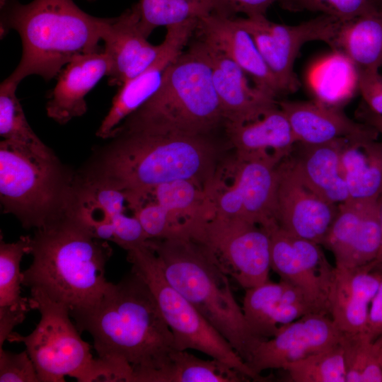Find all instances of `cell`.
Segmentation results:
<instances>
[{
    "label": "cell",
    "instance_id": "2e32d148",
    "mask_svg": "<svg viewBox=\"0 0 382 382\" xmlns=\"http://www.w3.org/2000/svg\"><path fill=\"white\" fill-rule=\"evenodd\" d=\"M198 20L166 28L162 49L154 62L141 74L120 86L96 135L110 139L121 123L144 104L159 88L168 66L188 45Z\"/></svg>",
    "mask_w": 382,
    "mask_h": 382
},
{
    "label": "cell",
    "instance_id": "83f0119b",
    "mask_svg": "<svg viewBox=\"0 0 382 382\" xmlns=\"http://www.w3.org/2000/svg\"><path fill=\"white\" fill-rule=\"evenodd\" d=\"M341 170L349 198L380 199L382 196V141L347 140L341 153Z\"/></svg>",
    "mask_w": 382,
    "mask_h": 382
},
{
    "label": "cell",
    "instance_id": "8fae6325",
    "mask_svg": "<svg viewBox=\"0 0 382 382\" xmlns=\"http://www.w3.org/2000/svg\"><path fill=\"white\" fill-rule=\"evenodd\" d=\"M282 161L274 156L236 157L225 167L230 185L216 174L209 187L214 214L239 217L265 228L277 224V168Z\"/></svg>",
    "mask_w": 382,
    "mask_h": 382
},
{
    "label": "cell",
    "instance_id": "7402d4cb",
    "mask_svg": "<svg viewBox=\"0 0 382 382\" xmlns=\"http://www.w3.org/2000/svg\"><path fill=\"white\" fill-rule=\"evenodd\" d=\"M242 309L252 332L260 340L271 338L284 325L317 313L301 290L282 279L245 289Z\"/></svg>",
    "mask_w": 382,
    "mask_h": 382
},
{
    "label": "cell",
    "instance_id": "b9f144b4",
    "mask_svg": "<svg viewBox=\"0 0 382 382\" xmlns=\"http://www.w3.org/2000/svg\"><path fill=\"white\" fill-rule=\"evenodd\" d=\"M357 115L361 122L371 126L382 135V115L372 112L363 103L357 111Z\"/></svg>",
    "mask_w": 382,
    "mask_h": 382
},
{
    "label": "cell",
    "instance_id": "9a60e30c",
    "mask_svg": "<svg viewBox=\"0 0 382 382\" xmlns=\"http://www.w3.org/2000/svg\"><path fill=\"white\" fill-rule=\"evenodd\" d=\"M276 221L279 227L322 245L336 216L337 205L308 188L295 173L290 158L278 165Z\"/></svg>",
    "mask_w": 382,
    "mask_h": 382
},
{
    "label": "cell",
    "instance_id": "3957f363",
    "mask_svg": "<svg viewBox=\"0 0 382 382\" xmlns=\"http://www.w3.org/2000/svg\"><path fill=\"white\" fill-rule=\"evenodd\" d=\"M29 254L33 261L22 272V284L66 306L69 313L96 303L110 283V245L67 213L36 229Z\"/></svg>",
    "mask_w": 382,
    "mask_h": 382
},
{
    "label": "cell",
    "instance_id": "4dcf8cb0",
    "mask_svg": "<svg viewBox=\"0 0 382 382\" xmlns=\"http://www.w3.org/2000/svg\"><path fill=\"white\" fill-rule=\"evenodd\" d=\"M18 85L4 80L0 86V134L8 140L45 157L54 156L28 124L16 96Z\"/></svg>",
    "mask_w": 382,
    "mask_h": 382
},
{
    "label": "cell",
    "instance_id": "277c9868",
    "mask_svg": "<svg viewBox=\"0 0 382 382\" xmlns=\"http://www.w3.org/2000/svg\"><path fill=\"white\" fill-rule=\"evenodd\" d=\"M1 31L19 34L22 56L5 80L17 85L30 75L45 81L57 76L78 55L100 51L104 18L81 10L73 0H4Z\"/></svg>",
    "mask_w": 382,
    "mask_h": 382
},
{
    "label": "cell",
    "instance_id": "74e56055",
    "mask_svg": "<svg viewBox=\"0 0 382 382\" xmlns=\"http://www.w3.org/2000/svg\"><path fill=\"white\" fill-rule=\"evenodd\" d=\"M0 382H40L26 350L15 353L0 348Z\"/></svg>",
    "mask_w": 382,
    "mask_h": 382
},
{
    "label": "cell",
    "instance_id": "5b68a950",
    "mask_svg": "<svg viewBox=\"0 0 382 382\" xmlns=\"http://www.w3.org/2000/svg\"><path fill=\"white\" fill-rule=\"evenodd\" d=\"M146 242L170 284L196 308L247 364L262 340L252 332L233 296L228 276L187 236L178 234Z\"/></svg>",
    "mask_w": 382,
    "mask_h": 382
},
{
    "label": "cell",
    "instance_id": "d6986e66",
    "mask_svg": "<svg viewBox=\"0 0 382 382\" xmlns=\"http://www.w3.org/2000/svg\"><path fill=\"white\" fill-rule=\"evenodd\" d=\"M381 278L375 260L352 268L335 267L328 296V313L343 333L366 334L371 301Z\"/></svg>",
    "mask_w": 382,
    "mask_h": 382
},
{
    "label": "cell",
    "instance_id": "4316f807",
    "mask_svg": "<svg viewBox=\"0 0 382 382\" xmlns=\"http://www.w3.org/2000/svg\"><path fill=\"white\" fill-rule=\"evenodd\" d=\"M350 60L356 73L382 67V10L342 21L331 46Z\"/></svg>",
    "mask_w": 382,
    "mask_h": 382
},
{
    "label": "cell",
    "instance_id": "1f68e13d",
    "mask_svg": "<svg viewBox=\"0 0 382 382\" xmlns=\"http://www.w3.org/2000/svg\"><path fill=\"white\" fill-rule=\"evenodd\" d=\"M136 5L140 28L146 37L156 28L199 20L212 12L207 0H139Z\"/></svg>",
    "mask_w": 382,
    "mask_h": 382
},
{
    "label": "cell",
    "instance_id": "ba28073f",
    "mask_svg": "<svg viewBox=\"0 0 382 382\" xmlns=\"http://www.w3.org/2000/svg\"><path fill=\"white\" fill-rule=\"evenodd\" d=\"M29 299L40 313L38 324L28 335L12 332L7 340L24 344L40 382H64L65 376L79 382L114 381L115 366L93 357L91 345L81 337L66 306L40 292H30Z\"/></svg>",
    "mask_w": 382,
    "mask_h": 382
},
{
    "label": "cell",
    "instance_id": "60d3db41",
    "mask_svg": "<svg viewBox=\"0 0 382 382\" xmlns=\"http://www.w3.org/2000/svg\"><path fill=\"white\" fill-rule=\"evenodd\" d=\"M378 263L381 267V278L378 290L371 303L366 332L371 341H376L382 337V262Z\"/></svg>",
    "mask_w": 382,
    "mask_h": 382
},
{
    "label": "cell",
    "instance_id": "ffe728a7",
    "mask_svg": "<svg viewBox=\"0 0 382 382\" xmlns=\"http://www.w3.org/2000/svg\"><path fill=\"white\" fill-rule=\"evenodd\" d=\"M192 37L215 47L233 61L257 87L277 98L283 94L252 36L236 17L211 13L198 20Z\"/></svg>",
    "mask_w": 382,
    "mask_h": 382
},
{
    "label": "cell",
    "instance_id": "9c48e42d",
    "mask_svg": "<svg viewBox=\"0 0 382 382\" xmlns=\"http://www.w3.org/2000/svg\"><path fill=\"white\" fill-rule=\"evenodd\" d=\"M127 260L132 265V270L151 291L173 333L175 349L199 351L238 370L248 378H261L196 308L170 284L147 242L128 250Z\"/></svg>",
    "mask_w": 382,
    "mask_h": 382
},
{
    "label": "cell",
    "instance_id": "f546056e",
    "mask_svg": "<svg viewBox=\"0 0 382 382\" xmlns=\"http://www.w3.org/2000/svg\"><path fill=\"white\" fill-rule=\"evenodd\" d=\"M147 197L165 209L173 225L175 234L187 221L205 219L214 214L207 189L191 180H180L161 185Z\"/></svg>",
    "mask_w": 382,
    "mask_h": 382
},
{
    "label": "cell",
    "instance_id": "d4e9b609",
    "mask_svg": "<svg viewBox=\"0 0 382 382\" xmlns=\"http://www.w3.org/2000/svg\"><path fill=\"white\" fill-rule=\"evenodd\" d=\"M346 139L323 144L296 143L299 147L292 167L301 180L317 195L338 205L349 199L341 170V153Z\"/></svg>",
    "mask_w": 382,
    "mask_h": 382
},
{
    "label": "cell",
    "instance_id": "8992f818",
    "mask_svg": "<svg viewBox=\"0 0 382 382\" xmlns=\"http://www.w3.org/2000/svg\"><path fill=\"white\" fill-rule=\"evenodd\" d=\"M187 45L168 66L155 94L119 127L189 135L225 131L209 62L195 42Z\"/></svg>",
    "mask_w": 382,
    "mask_h": 382
},
{
    "label": "cell",
    "instance_id": "ee69618b",
    "mask_svg": "<svg viewBox=\"0 0 382 382\" xmlns=\"http://www.w3.org/2000/svg\"><path fill=\"white\" fill-rule=\"evenodd\" d=\"M374 2L378 9L382 10V0H374Z\"/></svg>",
    "mask_w": 382,
    "mask_h": 382
},
{
    "label": "cell",
    "instance_id": "484cf974",
    "mask_svg": "<svg viewBox=\"0 0 382 382\" xmlns=\"http://www.w3.org/2000/svg\"><path fill=\"white\" fill-rule=\"evenodd\" d=\"M30 236H21L13 243H0V347L14 327L21 323L32 308L29 299L21 296L23 256L29 254Z\"/></svg>",
    "mask_w": 382,
    "mask_h": 382
},
{
    "label": "cell",
    "instance_id": "836d02e7",
    "mask_svg": "<svg viewBox=\"0 0 382 382\" xmlns=\"http://www.w3.org/2000/svg\"><path fill=\"white\" fill-rule=\"evenodd\" d=\"M294 382H346L344 349L340 342L289 364L284 369Z\"/></svg>",
    "mask_w": 382,
    "mask_h": 382
},
{
    "label": "cell",
    "instance_id": "d6a6232c",
    "mask_svg": "<svg viewBox=\"0 0 382 382\" xmlns=\"http://www.w3.org/2000/svg\"><path fill=\"white\" fill-rule=\"evenodd\" d=\"M382 337L371 341L366 334H343L346 382H382L379 351Z\"/></svg>",
    "mask_w": 382,
    "mask_h": 382
},
{
    "label": "cell",
    "instance_id": "7bdbcfd3",
    "mask_svg": "<svg viewBox=\"0 0 382 382\" xmlns=\"http://www.w3.org/2000/svg\"><path fill=\"white\" fill-rule=\"evenodd\" d=\"M379 204H380V214H381V234H382V196L379 199ZM375 261L378 262H382V241H381V246L380 248L379 253Z\"/></svg>",
    "mask_w": 382,
    "mask_h": 382
},
{
    "label": "cell",
    "instance_id": "f6af8a7d",
    "mask_svg": "<svg viewBox=\"0 0 382 382\" xmlns=\"http://www.w3.org/2000/svg\"><path fill=\"white\" fill-rule=\"evenodd\" d=\"M379 361H380L381 369H382V343H381L380 351H379Z\"/></svg>",
    "mask_w": 382,
    "mask_h": 382
},
{
    "label": "cell",
    "instance_id": "f35d334b",
    "mask_svg": "<svg viewBox=\"0 0 382 382\" xmlns=\"http://www.w3.org/2000/svg\"><path fill=\"white\" fill-rule=\"evenodd\" d=\"M213 13L226 17H236L243 13L245 17L266 16L268 8L279 0H207Z\"/></svg>",
    "mask_w": 382,
    "mask_h": 382
},
{
    "label": "cell",
    "instance_id": "8d00e7d4",
    "mask_svg": "<svg viewBox=\"0 0 382 382\" xmlns=\"http://www.w3.org/2000/svg\"><path fill=\"white\" fill-rule=\"evenodd\" d=\"M134 214L148 239L166 238L174 233V227L167 212L150 197L141 202L134 209Z\"/></svg>",
    "mask_w": 382,
    "mask_h": 382
},
{
    "label": "cell",
    "instance_id": "f1b7e54d",
    "mask_svg": "<svg viewBox=\"0 0 382 382\" xmlns=\"http://www.w3.org/2000/svg\"><path fill=\"white\" fill-rule=\"evenodd\" d=\"M248 379L219 360H205L187 350L175 349L161 368L144 374L137 382H242Z\"/></svg>",
    "mask_w": 382,
    "mask_h": 382
},
{
    "label": "cell",
    "instance_id": "7c38bea8",
    "mask_svg": "<svg viewBox=\"0 0 382 382\" xmlns=\"http://www.w3.org/2000/svg\"><path fill=\"white\" fill-rule=\"evenodd\" d=\"M236 19L252 36L283 94L294 93L300 86L294 64L302 47L312 41L331 47L342 22L323 14L293 25L274 23L266 16Z\"/></svg>",
    "mask_w": 382,
    "mask_h": 382
},
{
    "label": "cell",
    "instance_id": "cb8c5ba5",
    "mask_svg": "<svg viewBox=\"0 0 382 382\" xmlns=\"http://www.w3.org/2000/svg\"><path fill=\"white\" fill-rule=\"evenodd\" d=\"M225 132L238 158L274 156L284 160L297 143L290 123L279 105L253 121L226 122Z\"/></svg>",
    "mask_w": 382,
    "mask_h": 382
},
{
    "label": "cell",
    "instance_id": "44dd1931",
    "mask_svg": "<svg viewBox=\"0 0 382 382\" xmlns=\"http://www.w3.org/2000/svg\"><path fill=\"white\" fill-rule=\"evenodd\" d=\"M278 105L286 116L297 143L326 144L340 139H378L371 126L356 122L339 108L320 102L281 100Z\"/></svg>",
    "mask_w": 382,
    "mask_h": 382
},
{
    "label": "cell",
    "instance_id": "bcb514c9",
    "mask_svg": "<svg viewBox=\"0 0 382 382\" xmlns=\"http://www.w3.org/2000/svg\"><path fill=\"white\" fill-rule=\"evenodd\" d=\"M88 1H91V0H88Z\"/></svg>",
    "mask_w": 382,
    "mask_h": 382
},
{
    "label": "cell",
    "instance_id": "ab89813d",
    "mask_svg": "<svg viewBox=\"0 0 382 382\" xmlns=\"http://www.w3.org/2000/svg\"><path fill=\"white\" fill-rule=\"evenodd\" d=\"M356 74L363 103L372 112L382 115V75L379 71Z\"/></svg>",
    "mask_w": 382,
    "mask_h": 382
},
{
    "label": "cell",
    "instance_id": "5bb4252c",
    "mask_svg": "<svg viewBox=\"0 0 382 382\" xmlns=\"http://www.w3.org/2000/svg\"><path fill=\"white\" fill-rule=\"evenodd\" d=\"M343 334L329 315L308 313L261 340L247 364L258 376L267 369H284L291 362L338 344Z\"/></svg>",
    "mask_w": 382,
    "mask_h": 382
},
{
    "label": "cell",
    "instance_id": "52a82bcc",
    "mask_svg": "<svg viewBox=\"0 0 382 382\" xmlns=\"http://www.w3.org/2000/svg\"><path fill=\"white\" fill-rule=\"evenodd\" d=\"M76 180L58 158L0 142V199L25 228H39L67 213Z\"/></svg>",
    "mask_w": 382,
    "mask_h": 382
},
{
    "label": "cell",
    "instance_id": "603a6c76",
    "mask_svg": "<svg viewBox=\"0 0 382 382\" xmlns=\"http://www.w3.org/2000/svg\"><path fill=\"white\" fill-rule=\"evenodd\" d=\"M110 60L103 50L78 55L66 64L46 105L47 116L64 125L87 110L86 96L110 70Z\"/></svg>",
    "mask_w": 382,
    "mask_h": 382
},
{
    "label": "cell",
    "instance_id": "d590c367",
    "mask_svg": "<svg viewBox=\"0 0 382 382\" xmlns=\"http://www.w3.org/2000/svg\"><path fill=\"white\" fill-rule=\"evenodd\" d=\"M282 8L312 11L346 21L378 9L374 0H279Z\"/></svg>",
    "mask_w": 382,
    "mask_h": 382
},
{
    "label": "cell",
    "instance_id": "7a4b0ae2",
    "mask_svg": "<svg viewBox=\"0 0 382 382\" xmlns=\"http://www.w3.org/2000/svg\"><path fill=\"white\" fill-rule=\"evenodd\" d=\"M70 316L88 332L99 358L129 364L132 382L162 367L175 349L173 333L148 285L134 271L110 282L94 305Z\"/></svg>",
    "mask_w": 382,
    "mask_h": 382
},
{
    "label": "cell",
    "instance_id": "4fadbf2b",
    "mask_svg": "<svg viewBox=\"0 0 382 382\" xmlns=\"http://www.w3.org/2000/svg\"><path fill=\"white\" fill-rule=\"evenodd\" d=\"M267 230L271 269L282 280L301 290L318 312L329 315L328 296L335 266L328 261L321 245L296 236L277 224Z\"/></svg>",
    "mask_w": 382,
    "mask_h": 382
},
{
    "label": "cell",
    "instance_id": "e575fe53",
    "mask_svg": "<svg viewBox=\"0 0 382 382\" xmlns=\"http://www.w3.org/2000/svg\"><path fill=\"white\" fill-rule=\"evenodd\" d=\"M369 200L349 198L337 205L336 216L322 244L332 253L336 267L343 265L355 241Z\"/></svg>",
    "mask_w": 382,
    "mask_h": 382
},
{
    "label": "cell",
    "instance_id": "ac0fdd59",
    "mask_svg": "<svg viewBox=\"0 0 382 382\" xmlns=\"http://www.w3.org/2000/svg\"><path fill=\"white\" fill-rule=\"evenodd\" d=\"M140 28L136 4L119 16L105 18L101 30L103 51L110 60V86L123 85L149 67L159 55L162 44H151Z\"/></svg>",
    "mask_w": 382,
    "mask_h": 382
},
{
    "label": "cell",
    "instance_id": "30bf717a",
    "mask_svg": "<svg viewBox=\"0 0 382 382\" xmlns=\"http://www.w3.org/2000/svg\"><path fill=\"white\" fill-rule=\"evenodd\" d=\"M179 234L197 242L221 270L245 289L269 281L270 236L265 228L214 214L188 221Z\"/></svg>",
    "mask_w": 382,
    "mask_h": 382
},
{
    "label": "cell",
    "instance_id": "6da1fadb",
    "mask_svg": "<svg viewBox=\"0 0 382 382\" xmlns=\"http://www.w3.org/2000/svg\"><path fill=\"white\" fill-rule=\"evenodd\" d=\"M217 135H189L118 127L91 173L123 190L132 211L156 187L187 180L208 189L219 168Z\"/></svg>",
    "mask_w": 382,
    "mask_h": 382
},
{
    "label": "cell",
    "instance_id": "e0dca14e",
    "mask_svg": "<svg viewBox=\"0 0 382 382\" xmlns=\"http://www.w3.org/2000/svg\"><path fill=\"white\" fill-rule=\"evenodd\" d=\"M207 58L226 122L255 120L278 106L277 97L248 80L247 74L215 47L192 36Z\"/></svg>",
    "mask_w": 382,
    "mask_h": 382
},
{
    "label": "cell",
    "instance_id": "7dc6e473",
    "mask_svg": "<svg viewBox=\"0 0 382 382\" xmlns=\"http://www.w3.org/2000/svg\"><path fill=\"white\" fill-rule=\"evenodd\" d=\"M91 1H94V0H91Z\"/></svg>",
    "mask_w": 382,
    "mask_h": 382
}]
</instances>
